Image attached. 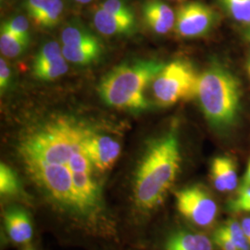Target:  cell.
<instances>
[{
  "label": "cell",
  "instance_id": "cell-26",
  "mask_svg": "<svg viewBox=\"0 0 250 250\" xmlns=\"http://www.w3.org/2000/svg\"><path fill=\"white\" fill-rule=\"evenodd\" d=\"M232 209L236 211H248L250 212V199L242 203H232Z\"/></svg>",
  "mask_w": 250,
  "mask_h": 250
},
{
  "label": "cell",
  "instance_id": "cell-31",
  "mask_svg": "<svg viewBox=\"0 0 250 250\" xmlns=\"http://www.w3.org/2000/svg\"><path fill=\"white\" fill-rule=\"evenodd\" d=\"M245 37H246L247 41H249L250 43V25L248 26V28L245 31Z\"/></svg>",
  "mask_w": 250,
  "mask_h": 250
},
{
  "label": "cell",
  "instance_id": "cell-14",
  "mask_svg": "<svg viewBox=\"0 0 250 250\" xmlns=\"http://www.w3.org/2000/svg\"><path fill=\"white\" fill-rule=\"evenodd\" d=\"M210 176L214 188L220 192L232 191L238 184L235 163L226 156H219L212 160Z\"/></svg>",
  "mask_w": 250,
  "mask_h": 250
},
{
  "label": "cell",
  "instance_id": "cell-1",
  "mask_svg": "<svg viewBox=\"0 0 250 250\" xmlns=\"http://www.w3.org/2000/svg\"><path fill=\"white\" fill-rule=\"evenodd\" d=\"M93 127L59 117L23 129L12 157L39 230L63 247L101 250L126 247L111 205L107 176L86 149Z\"/></svg>",
  "mask_w": 250,
  "mask_h": 250
},
{
  "label": "cell",
  "instance_id": "cell-22",
  "mask_svg": "<svg viewBox=\"0 0 250 250\" xmlns=\"http://www.w3.org/2000/svg\"><path fill=\"white\" fill-rule=\"evenodd\" d=\"M1 29L7 30L11 34L29 41V23L24 16H16L5 21Z\"/></svg>",
  "mask_w": 250,
  "mask_h": 250
},
{
  "label": "cell",
  "instance_id": "cell-29",
  "mask_svg": "<svg viewBox=\"0 0 250 250\" xmlns=\"http://www.w3.org/2000/svg\"><path fill=\"white\" fill-rule=\"evenodd\" d=\"M243 185H245V186L250 185V170H247L246 171L245 176H244V179H243Z\"/></svg>",
  "mask_w": 250,
  "mask_h": 250
},
{
  "label": "cell",
  "instance_id": "cell-25",
  "mask_svg": "<svg viewBox=\"0 0 250 250\" xmlns=\"http://www.w3.org/2000/svg\"><path fill=\"white\" fill-rule=\"evenodd\" d=\"M11 77V72L8 64L4 59L0 60V88L3 92L7 89Z\"/></svg>",
  "mask_w": 250,
  "mask_h": 250
},
{
  "label": "cell",
  "instance_id": "cell-12",
  "mask_svg": "<svg viewBox=\"0 0 250 250\" xmlns=\"http://www.w3.org/2000/svg\"><path fill=\"white\" fill-rule=\"evenodd\" d=\"M93 23L97 31L106 36H131L136 31V20L113 15L96 7L93 11Z\"/></svg>",
  "mask_w": 250,
  "mask_h": 250
},
{
  "label": "cell",
  "instance_id": "cell-5",
  "mask_svg": "<svg viewBox=\"0 0 250 250\" xmlns=\"http://www.w3.org/2000/svg\"><path fill=\"white\" fill-rule=\"evenodd\" d=\"M1 247L17 250L39 240L38 225L33 210L21 203L0 205Z\"/></svg>",
  "mask_w": 250,
  "mask_h": 250
},
{
  "label": "cell",
  "instance_id": "cell-10",
  "mask_svg": "<svg viewBox=\"0 0 250 250\" xmlns=\"http://www.w3.org/2000/svg\"><path fill=\"white\" fill-rule=\"evenodd\" d=\"M21 203L31 208V200L17 170L5 161L0 163V205ZM32 209V208H31Z\"/></svg>",
  "mask_w": 250,
  "mask_h": 250
},
{
  "label": "cell",
  "instance_id": "cell-17",
  "mask_svg": "<svg viewBox=\"0 0 250 250\" xmlns=\"http://www.w3.org/2000/svg\"><path fill=\"white\" fill-rule=\"evenodd\" d=\"M61 38L63 45L70 46L86 44L98 39L97 36L91 34L85 27L83 26L79 22L70 23L65 27Z\"/></svg>",
  "mask_w": 250,
  "mask_h": 250
},
{
  "label": "cell",
  "instance_id": "cell-15",
  "mask_svg": "<svg viewBox=\"0 0 250 250\" xmlns=\"http://www.w3.org/2000/svg\"><path fill=\"white\" fill-rule=\"evenodd\" d=\"M102 51L103 45L99 38L83 45L62 46L63 57L66 61L78 65H87L98 61Z\"/></svg>",
  "mask_w": 250,
  "mask_h": 250
},
{
  "label": "cell",
  "instance_id": "cell-33",
  "mask_svg": "<svg viewBox=\"0 0 250 250\" xmlns=\"http://www.w3.org/2000/svg\"><path fill=\"white\" fill-rule=\"evenodd\" d=\"M247 72H248L249 75L250 76V59L248 61V62H247Z\"/></svg>",
  "mask_w": 250,
  "mask_h": 250
},
{
  "label": "cell",
  "instance_id": "cell-9",
  "mask_svg": "<svg viewBox=\"0 0 250 250\" xmlns=\"http://www.w3.org/2000/svg\"><path fill=\"white\" fill-rule=\"evenodd\" d=\"M85 145L96 168L107 175L121 158L123 146L120 140L111 134L92 128Z\"/></svg>",
  "mask_w": 250,
  "mask_h": 250
},
{
  "label": "cell",
  "instance_id": "cell-24",
  "mask_svg": "<svg viewBox=\"0 0 250 250\" xmlns=\"http://www.w3.org/2000/svg\"><path fill=\"white\" fill-rule=\"evenodd\" d=\"M213 242L222 250H238L232 240L219 229L213 234Z\"/></svg>",
  "mask_w": 250,
  "mask_h": 250
},
{
  "label": "cell",
  "instance_id": "cell-13",
  "mask_svg": "<svg viewBox=\"0 0 250 250\" xmlns=\"http://www.w3.org/2000/svg\"><path fill=\"white\" fill-rule=\"evenodd\" d=\"M25 9L36 25L52 28L62 19L64 4L62 0H26Z\"/></svg>",
  "mask_w": 250,
  "mask_h": 250
},
{
  "label": "cell",
  "instance_id": "cell-30",
  "mask_svg": "<svg viewBox=\"0 0 250 250\" xmlns=\"http://www.w3.org/2000/svg\"><path fill=\"white\" fill-rule=\"evenodd\" d=\"M134 250L130 249V248H127V247H115V248H108V249H104V250Z\"/></svg>",
  "mask_w": 250,
  "mask_h": 250
},
{
  "label": "cell",
  "instance_id": "cell-3",
  "mask_svg": "<svg viewBox=\"0 0 250 250\" xmlns=\"http://www.w3.org/2000/svg\"><path fill=\"white\" fill-rule=\"evenodd\" d=\"M164 66V63L155 60L121 64L101 80L99 95L110 107L134 112L143 111L149 106L144 96L145 89Z\"/></svg>",
  "mask_w": 250,
  "mask_h": 250
},
{
  "label": "cell",
  "instance_id": "cell-4",
  "mask_svg": "<svg viewBox=\"0 0 250 250\" xmlns=\"http://www.w3.org/2000/svg\"><path fill=\"white\" fill-rule=\"evenodd\" d=\"M197 73L186 61H173L163 67L153 81V95L161 107H170L180 100L195 98Z\"/></svg>",
  "mask_w": 250,
  "mask_h": 250
},
{
  "label": "cell",
  "instance_id": "cell-11",
  "mask_svg": "<svg viewBox=\"0 0 250 250\" xmlns=\"http://www.w3.org/2000/svg\"><path fill=\"white\" fill-rule=\"evenodd\" d=\"M146 26L157 35H166L175 25L176 13L161 0H146L142 6Z\"/></svg>",
  "mask_w": 250,
  "mask_h": 250
},
{
  "label": "cell",
  "instance_id": "cell-34",
  "mask_svg": "<svg viewBox=\"0 0 250 250\" xmlns=\"http://www.w3.org/2000/svg\"><path fill=\"white\" fill-rule=\"evenodd\" d=\"M247 170H250V162H249V166H248V169H247Z\"/></svg>",
  "mask_w": 250,
  "mask_h": 250
},
{
  "label": "cell",
  "instance_id": "cell-19",
  "mask_svg": "<svg viewBox=\"0 0 250 250\" xmlns=\"http://www.w3.org/2000/svg\"><path fill=\"white\" fill-rule=\"evenodd\" d=\"M29 41L11 34L9 31L1 29L0 49L1 53L8 58H16L26 50Z\"/></svg>",
  "mask_w": 250,
  "mask_h": 250
},
{
  "label": "cell",
  "instance_id": "cell-6",
  "mask_svg": "<svg viewBox=\"0 0 250 250\" xmlns=\"http://www.w3.org/2000/svg\"><path fill=\"white\" fill-rule=\"evenodd\" d=\"M175 208L180 216L197 227L212 225L218 214L214 198L201 185L180 188L174 193Z\"/></svg>",
  "mask_w": 250,
  "mask_h": 250
},
{
  "label": "cell",
  "instance_id": "cell-35",
  "mask_svg": "<svg viewBox=\"0 0 250 250\" xmlns=\"http://www.w3.org/2000/svg\"><path fill=\"white\" fill-rule=\"evenodd\" d=\"M173 1H183V0H173Z\"/></svg>",
  "mask_w": 250,
  "mask_h": 250
},
{
  "label": "cell",
  "instance_id": "cell-2",
  "mask_svg": "<svg viewBox=\"0 0 250 250\" xmlns=\"http://www.w3.org/2000/svg\"><path fill=\"white\" fill-rule=\"evenodd\" d=\"M195 98L209 125L216 130H227L240 113V81L224 65L212 63L199 73Z\"/></svg>",
  "mask_w": 250,
  "mask_h": 250
},
{
  "label": "cell",
  "instance_id": "cell-18",
  "mask_svg": "<svg viewBox=\"0 0 250 250\" xmlns=\"http://www.w3.org/2000/svg\"><path fill=\"white\" fill-rule=\"evenodd\" d=\"M229 17L245 25H250V0H218Z\"/></svg>",
  "mask_w": 250,
  "mask_h": 250
},
{
  "label": "cell",
  "instance_id": "cell-20",
  "mask_svg": "<svg viewBox=\"0 0 250 250\" xmlns=\"http://www.w3.org/2000/svg\"><path fill=\"white\" fill-rule=\"evenodd\" d=\"M218 229L221 230L232 240L238 250H250V243L243 230L242 224L236 222L235 220L227 221Z\"/></svg>",
  "mask_w": 250,
  "mask_h": 250
},
{
  "label": "cell",
  "instance_id": "cell-27",
  "mask_svg": "<svg viewBox=\"0 0 250 250\" xmlns=\"http://www.w3.org/2000/svg\"><path fill=\"white\" fill-rule=\"evenodd\" d=\"M17 250H45L43 248H42V246H41V242H40V239L39 240H37V241L34 242V243H32V244H30V245H27V246H24V247H22V248H20Z\"/></svg>",
  "mask_w": 250,
  "mask_h": 250
},
{
  "label": "cell",
  "instance_id": "cell-8",
  "mask_svg": "<svg viewBox=\"0 0 250 250\" xmlns=\"http://www.w3.org/2000/svg\"><path fill=\"white\" fill-rule=\"evenodd\" d=\"M142 250H213V243L203 232L178 227L156 238L148 235Z\"/></svg>",
  "mask_w": 250,
  "mask_h": 250
},
{
  "label": "cell",
  "instance_id": "cell-16",
  "mask_svg": "<svg viewBox=\"0 0 250 250\" xmlns=\"http://www.w3.org/2000/svg\"><path fill=\"white\" fill-rule=\"evenodd\" d=\"M68 71L67 61L64 57L52 62L43 63H34L33 72L35 76L40 80H55Z\"/></svg>",
  "mask_w": 250,
  "mask_h": 250
},
{
  "label": "cell",
  "instance_id": "cell-28",
  "mask_svg": "<svg viewBox=\"0 0 250 250\" xmlns=\"http://www.w3.org/2000/svg\"><path fill=\"white\" fill-rule=\"evenodd\" d=\"M242 227H243V230H244V232H245L246 235H247L248 240L250 243V217L243 220Z\"/></svg>",
  "mask_w": 250,
  "mask_h": 250
},
{
  "label": "cell",
  "instance_id": "cell-7",
  "mask_svg": "<svg viewBox=\"0 0 250 250\" xmlns=\"http://www.w3.org/2000/svg\"><path fill=\"white\" fill-rule=\"evenodd\" d=\"M218 21L219 15L212 8L199 1H190L177 9L174 28L181 37L197 38L211 32Z\"/></svg>",
  "mask_w": 250,
  "mask_h": 250
},
{
  "label": "cell",
  "instance_id": "cell-21",
  "mask_svg": "<svg viewBox=\"0 0 250 250\" xmlns=\"http://www.w3.org/2000/svg\"><path fill=\"white\" fill-rule=\"evenodd\" d=\"M98 7L113 15L135 20L134 10L125 0H104Z\"/></svg>",
  "mask_w": 250,
  "mask_h": 250
},
{
  "label": "cell",
  "instance_id": "cell-32",
  "mask_svg": "<svg viewBox=\"0 0 250 250\" xmlns=\"http://www.w3.org/2000/svg\"><path fill=\"white\" fill-rule=\"evenodd\" d=\"M74 2H76L77 4H82V5H84V4H88L90 2L94 1V0H73Z\"/></svg>",
  "mask_w": 250,
  "mask_h": 250
},
{
  "label": "cell",
  "instance_id": "cell-23",
  "mask_svg": "<svg viewBox=\"0 0 250 250\" xmlns=\"http://www.w3.org/2000/svg\"><path fill=\"white\" fill-rule=\"evenodd\" d=\"M63 57L62 47L57 42H48L40 48L36 54L34 63H43L52 62Z\"/></svg>",
  "mask_w": 250,
  "mask_h": 250
}]
</instances>
